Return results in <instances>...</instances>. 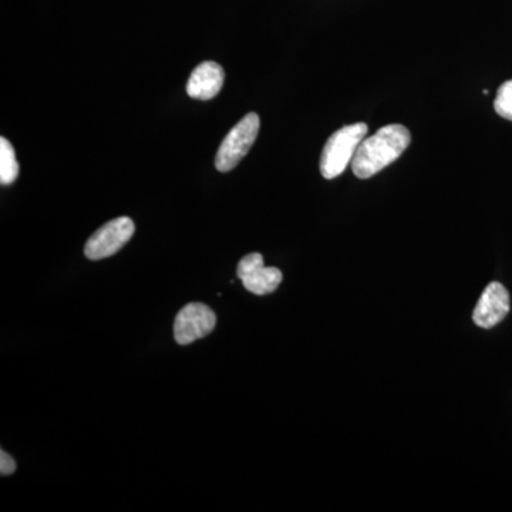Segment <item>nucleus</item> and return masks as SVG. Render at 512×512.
<instances>
[{"label":"nucleus","instance_id":"nucleus-1","mask_svg":"<svg viewBox=\"0 0 512 512\" xmlns=\"http://www.w3.org/2000/svg\"><path fill=\"white\" fill-rule=\"evenodd\" d=\"M410 141L412 134L402 124L379 128L376 134L365 138L357 148L352 160L353 174L362 180L373 177L402 156Z\"/></svg>","mask_w":512,"mask_h":512},{"label":"nucleus","instance_id":"nucleus-2","mask_svg":"<svg viewBox=\"0 0 512 512\" xmlns=\"http://www.w3.org/2000/svg\"><path fill=\"white\" fill-rule=\"evenodd\" d=\"M367 131L366 123H356L340 128L329 137L320 157V173L326 180L343 174L352 163L360 143L365 140Z\"/></svg>","mask_w":512,"mask_h":512},{"label":"nucleus","instance_id":"nucleus-3","mask_svg":"<svg viewBox=\"0 0 512 512\" xmlns=\"http://www.w3.org/2000/svg\"><path fill=\"white\" fill-rule=\"evenodd\" d=\"M261 120L256 113H249L224 138L215 157V167L220 173L234 170L247 156L258 137Z\"/></svg>","mask_w":512,"mask_h":512},{"label":"nucleus","instance_id":"nucleus-4","mask_svg":"<svg viewBox=\"0 0 512 512\" xmlns=\"http://www.w3.org/2000/svg\"><path fill=\"white\" fill-rule=\"evenodd\" d=\"M134 231H136V225L131 218L120 217L107 222L86 242L84 254L92 261L109 258L117 254L133 238Z\"/></svg>","mask_w":512,"mask_h":512},{"label":"nucleus","instance_id":"nucleus-5","mask_svg":"<svg viewBox=\"0 0 512 512\" xmlns=\"http://www.w3.org/2000/svg\"><path fill=\"white\" fill-rule=\"evenodd\" d=\"M217 325V316L210 306L204 303H188L174 322V338L180 345H191L195 340L210 335Z\"/></svg>","mask_w":512,"mask_h":512},{"label":"nucleus","instance_id":"nucleus-6","mask_svg":"<svg viewBox=\"0 0 512 512\" xmlns=\"http://www.w3.org/2000/svg\"><path fill=\"white\" fill-rule=\"evenodd\" d=\"M237 275L247 291L259 296L276 291L284 278L275 266H265L264 256L258 252L245 255L239 261Z\"/></svg>","mask_w":512,"mask_h":512},{"label":"nucleus","instance_id":"nucleus-7","mask_svg":"<svg viewBox=\"0 0 512 512\" xmlns=\"http://www.w3.org/2000/svg\"><path fill=\"white\" fill-rule=\"evenodd\" d=\"M510 293L500 282H491L484 289L476 309H474L473 320L477 326L483 329L494 328L510 312Z\"/></svg>","mask_w":512,"mask_h":512},{"label":"nucleus","instance_id":"nucleus-8","mask_svg":"<svg viewBox=\"0 0 512 512\" xmlns=\"http://www.w3.org/2000/svg\"><path fill=\"white\" fill-rule=\"evenodd\" d=\"M225 73L220 64L204 62L195 67L187 83V93L192 99L211 100L221 92Z\"/></svg>","mask_w":512,"mask_h":512},{"label":"nucleus","instance_id":"nucleus-9","mask_svg":"<svg viewBox=\"0 0 512 512\" xmlns=\"http://www.w3.org/2000/svg\"><path fill=\"white\" fill-rule=\"evenodd\" d=\"M19 175V164L16 160L15 148L6 140L0 138V183L10 185L15 183Z\"/></svg>","mask_w":512,"mask_h":512},{"label":"nucleus","instance_id":"nucleus-10","mask_svg":"<svg viewBox=\"0 0 512 512\" xmlns=\"http://www.w3.org/2000/svg\"><path fill=\"white\" fill-rule=\"evenodd\" d=\"M494 109L498 116L512 121V80L503 83V86L498 89L497 97L494 100Z\"/></svg>","mask_w":512,"mask_h":512},{"label":"nucleus","instance_id":"nucleus-11","mask_svg":"<svg viewBox=\"0 0 512 512\" xmlns=\"http://www.w3.org/2000/svg\"><path fill=\"white\" fill-rule=\"evenodd\" d=\"M16 467L18 466H16L13 457L2 450V453H0V473H2V476H10V474L15 473Z\"/></svg>","mask_w":512,"mask_h":512}]
</instances>
